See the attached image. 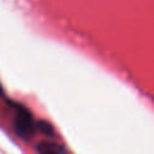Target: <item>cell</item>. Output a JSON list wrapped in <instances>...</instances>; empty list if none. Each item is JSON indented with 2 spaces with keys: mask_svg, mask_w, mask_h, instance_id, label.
Wrapping results in <instances>:
<instances>
[{
  "mask_svg": "<svg viewBox=\"0 0 154 154\" xmlns=\"http://www.w3.org/2000/svg\"><path fill=\"white\" fill-rule=\"evenodd\" d=\"M36 129V124L30 111L22 106L16 105V117H14V130L19 137L23 140H29Z\"/></svg>",
  "mask_w": 154,
  "mask_h": 154,
  "instance_id": "6da1fadb",
  "label": "cell"
},
{
  "mask_svg": "<svg viewBox=\"0 0 154 154\" xmlns=\"http://www.w3.org/2000/svg\"><path fill=\"white\" fill-rule=\"evenodd\" d=\"M37 152L38 154H63V148L54 142L43 141L37 144Z\"/></svg>",
  "mask_w": 154,
  "mask_h": 154,
  "instance_id": "7a4b0ae2",
  "label": "cell"
},
{
  "mask_svg": "<svg viewBox=\"0 0 154 154\" xmlns=\"http://www.w3.org/2000/svg\"><path fill=\"white\" fill-rule=\"evenodd\" d=\"M36 128H37L42 134H45V135L52 136V135L54 134L53 126H52L48 122H46V120H38V122L36 123Z\"/></svg>",
  "mask_w": 154,
  "mask_h": 154,
  "instance_id": "3957f363",
  "label": "cell"
},
{
  "mask_svg": "<svg viewBox=\"0 0 154 154\" xmlns=\"http://www.w3.org/2000/svg\"><path fill=\"white\" fill-rule=\"evenodd\" d=\"M2 94V88H1V85H0V95Z\"/></svg>",
  "mask_w": 154,
  "mask_h": 154,
  "instance_id": "277c9868",
  "label": "cell"
}]
</instances>
